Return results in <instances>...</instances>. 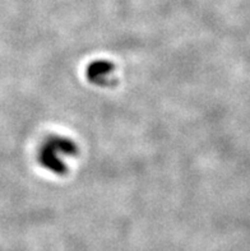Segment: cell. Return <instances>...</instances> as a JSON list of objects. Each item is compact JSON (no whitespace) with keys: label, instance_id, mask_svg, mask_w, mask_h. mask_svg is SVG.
Returning a JSON list of instances; mask_svg holds the SVG:
<instances>
[{"label":"cell","instance_id":"1","mask_svg":"<svg viewBox=\"0 0 250 251\" xmlns=\"http://www.w3.org/2000/svg\"><path fill=\"white\" fill-rule=\"evenodd\" d=\"M77 153V147L67 138L53 137L42 144L40 150V162L45 169L55 174H63L67 162Z\"/></svg>","mask_w":250,"mask_h":251},{"label":"cell","instance_id":"2","mask_svg":"<svg viewBox=\"0 0 250 251\" xmlns=\"http://www.w3.org/2000/svg\"><path fill=\"white\" fill-rule=\"evenodd\" d=\"M114 72V67L109 61H96L88 68L87 75L92 83L97 86H110L114 83L111 79V74Z\"/></svg>","mask_w":250,"mask_h":251}]
</instances>
